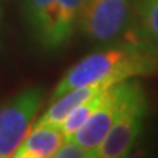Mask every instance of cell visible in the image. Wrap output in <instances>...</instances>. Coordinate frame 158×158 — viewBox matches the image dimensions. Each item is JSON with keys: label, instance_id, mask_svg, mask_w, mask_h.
<instances>
[{"label": "cell", "instance_id": "2", "mask_svg": "<svg viewBox=\"0 0 158 158\" xmlns=\"http://www.w3.org/2000/svg\"><path fill=\"white\" fill-rule=\"evenodd\" d=\"M85 0H22L21 13L29 35L45 51L60 50L78 28Z\"/></svg>", "mask_w": 158, "mask_h": 158}, {"label": "cell", "instance_id": "12", "mask_svg": "<svg viewBox=\"0 0 158 158\" xmlns=\"http://www.w3.org/2000/svg\"><path fill=\"white\" fill-rule=\"evenodd\" d=\"M2 16H3V9H2V2H0V23H2Z\"/></svg>", "mask_w": 158, "mask_h": 158}, {"label": "cell", "instance_id": "8", "mask_svg": "<svg viewBox=\"0 0 158 158\" xmlns=\"http://www.w3.org/2000/svg\"><path fill=\"white\" fill-rule=\"evenodd\" d=\"M110 85L104 84H95V85H86V86H79L73 88L70 91H66L64 94L59 95L57 98L53 100L48 108L35 120L34 124H48V126H60L63 120L66 118L75 107H78L79 104L85 102L86 100L92 98L94 95L100 94L101 91L107 89Z\"/></svg>", "mask_w": 158, "mask_h": 158}, {"label": "cell", "instance_id": "7", "mask_svg": "<svg viewBox=\"0 0 158 158\" xmlns=\"http://www.w3.org/2000/svg\"><path fill=\"white\" fill-rule=\"evenodd\" d=\"M64 135L57 126L32 124L23 141L19 143L13 158H50L64 142Z\"/></svg>", "mask_w": 158, "mask_h": 158}, {"label": "cell", "instance_id": "10", "mask_svg": "<svg viewBox=\"0 0 158 158\" xmlns=\"http://www.w3.org/2000/svg\"><path fill=\"white\" fill-rule=\"evenodd\" d=\"M104 91H101L100 94L94 95L92 98H89V100H86V101L82 102V104H79L78 107H75L73 110L66 116V118L60 123L59 127H60V130L63 132V135H64L66 139L73 135L75 132L88 120V117H89L91 114L94 113V110L98 107V104H100L102 95H104Z\"/></svg>", "mask_w": 158, "mask_h": 158}, {"label": "cell", "instance_id": "4", "mask_svg": "<svg viewBox=\"0 0 158 158\" xmlns=\"http://www.w3.org/2000/svg\"><path fill=\"white\" fill-rule=\"evenodd\" d=\"M138 85L139 82L133 79L110 85L104 91V95L98 107L94 110V113L68 139L76 142L79 147H82L89 154V158H94V152L100 147L102 139L106 138L110 127L113 126L114 120L117 118L130 95L135 92Z\"/></svg>", "mask_w": 158, "mask_h": 158}, {"label": "cell", "instance_id": "1", "mask_svg": "<svg viewBox=\"0 0 158 158\" xmlns=\"http://www.w3.org/2000/svg\"><path fill=\"white\" fill-rule=\"evenodd\" d=\"M158 73V50L155 44L136 35L122 44L106 47L82 57L68 69L53 89L54 100L79 86L86 85H113L136 76Z\"/></svg>", "mask_w": 158, "mask_h": 158}, {"label": "cell", "instance_id": "5", "mask_svg": "<svg viewBox=\"0 0 158 158\" xmlns=\"http://www.w3.org/2000/svg\"><path fill=\"white\" fill-rule=\"evenodd\" d=\"M44 91L31 86L0 106V158L12 157L34 124Z\"/></svg>", "mask_w": 158, "mask_h": 158}, {"label": "cell", "instance_id": "11", "mask_svg": "<svg viewBox=\"0 0 158 158\" xmlns=\"http://www.w3.org/2000/svg\"><path fill=\"white\" fill-rule=\"evenodd\" d=\"M54 158H89V154L72 139H64L54 154Z\"/></svg>", "mask_w": 158, "mask_h": 158}, {"label": "cell", "instance_id": "9", "mask_svg": "<svg viewBox=\"0 0 158 158\" xmlns=\"http://www.w3.org/2000/svg\"><path fill=\"white\" fill-rule=\"evenodd\" d=\"M133 21L139 37L158 45V0H133Z\"/></svg>", "mask_w": 158, "mask_h": 158}, {"label": "cell", "instance_id": "3", "mask_svg": "<svg viewBox=\"0 0 158 158\" xmlns=\"http://www.w3.org/2000/svg\"><path fill=\"white\" fill-rule=\"evenodd\" d=\"M133 23V0H85L78 28L89 43L113 44Z\"/></svg>", "mask_w": 158, "mask_h": 158}, {"label": "cell", "instance_id": "6", "mask_svg": "<svg viewBox=\"0 0 158 158\" xmlns=\"http://www.w3.org/2000/svg\"><path fill=\"white\" fill-rule=\"evenodd\" d=\"M148 102L141 84L130 95L114 120L113 126L94 152V158H122L127 157L141 136L147 118Z\"/></svg>", "mask_w": 158, "mask_h": 158}]
</instances>
